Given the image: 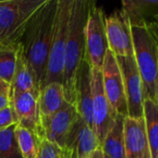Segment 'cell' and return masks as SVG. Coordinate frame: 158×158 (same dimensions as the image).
Wrapping results in <instances>:
<instances>
[{"label":"cell","instance_id":"d6986e66","mask_svg":"<svg viewBox=\"0 0 158 158\" xmlns=\"http://www.w3.org/2000/svg\"><path fill=\"white\" fill-rule=\"evenodd\" d=\"M124 118L117 115L115 122L103 143L101 148L106 157L125 158Z\"/></svg>","mask_w":158,"mask_h":158},{"label":"cell","instance_id":"cb8c5ba5","mask_svg":"<svg viewBox=\"0 0 158 158\" xmlns=\"http://www.w3.org/2000/svg\"><path fill=\"white\" fill-rule=\"evenodd\" d=\"M66 149H62L45 139L40 141L37 158H66Z\"/></svg>","mask_w":158,"mask_h":158},{"label":"cell","instance_id":"603a6c76","mask_svg":"<svg viewBox=\"0 0 158 158\" xmlns=\"http://www.w3.org/2000/svg\"><path fill=\"white\" fill-rule=\"evenodd\" d=\"M15 126L0 131V158H22L15 138Z\"/></svg>","mask_w":158,"mask_h":158},{"label":"cell","instance_id":"4fadbf2b","mask_svg":"<svg viewBox=\"0 0 158 158\" xmlns=\"http://www.w3.org/2000/svg\"><path fill=\"white\" fill-rule=\"evenodd\" d=\"M125 158H152L143 118H124Z\"/></svg>","mask_w":158,"mask_h":158},{"label":"cell","instance_id":"5b68a950","mask_svg":"<svg viewBox=\"0 0 158 158\" xmlns=\"http://www.w3.org/2000/svg\"><path fill=\"white\" fill-rule=\"evenodd\" d=\"M71 3L72 0H57L54 31L44 87L51 82L62 83L65 48L69 32V20Z\"/></svg>","mask_w":158,"mask_h":158},{"label":"cell","instance_id":"ba28073f","mask_svg":"<svg viewBox=\"0 0 158 158\" xmlns=\"http://www.w3.org/2000/svg\"><path fill=\"white\" fill-rule=\"evenodd\" d=\"M116 59L123 80L128 117L143 118V87L135 58L133 56H116Z\"/></svg>","mask_w":158,"mask_h":158},{"label":"cell","instance_id":"5bb4252c","mask_svg":"<svg viewBox=\"0 0 158 158\" xmlns=\"http://www.w3.org/2000/svg\"><path fill=\"white\" fill-rule=\"evenodd\" d=\"M92 67L84 59L78 71L75 81V107L79 116L93 129L92 118Z\"/></svg>","mask_w":158,"mask_h":158},{"label":"cell","instance_id":"f1b7e54d","mask_svg":"<svg viewBox=\"0 0 158 158\" xmlns=\"http://www.w3.org/2000/svg\"><path fill=\"white\" fill-rule=\"evenodd\" d=\"M65 149V148H64ZM66 153H67V156L66 158H78L75 151L70 150V149H66Z\"/></svg>","mask_w":158,"mask_h":158},{"label":"cell","instance_id":"30bf717a","mask_svg":"<svg viewBox=\"0 0 158 158\" xmlns=\"http://www.w3.org/2000/svg\"><path fill=\"white\" fill-rule=\"evenodd\" d=\"M106 30L108 48L114 56H133L131 23L122 9L116 10L106 18Z\"/></svg>","mask_w":158,"mask_h":158},{"label":"cell","instance_id":"44dd1931","mask_svg":"<svg viewBox=\"0 0 158 158\" xmlns=\"http://www.w3.org/2000/svg\"><path fill=\"white\" fill-rule=\"evenodd\" d=\"M14 133L21 157L37 158L40 140L36 137V135L31 131L19 125L15 126Z\"/></svg>","mask_w":158,"mask_h":158},{"label":"cell","instance_id":"83f0119b","mask_svg":"<svg viewBox=\"0 0 158 158\" xmlns=\"http://www.w3.org/2000/svg\"><path fill=\"white\" fill-rule=\"evenodd\" d=\"M89 158H106V156H105V154H104L102 148H101V147H97V148L91 154V156H90V157Z\"/></svg>","mask_w":158,"mask_h":158},{"label":"cell","instance_id":"6da1fadb","mask_svg":"<svg viewBox=\"0 0 158 158\" xmlns=\"http://www.w3.org/2000/svg\"><path fill=\"white\" fill-rule=\"evenodd\" d=\"M57 0H45L30 21L19 44L34 74L39 92L44 87L53 37Z\"/></svg>","mask_w":158,"mask_h":158},{"label":"cell","instance_id":"3957f363","mask_svg":"<svg viewBox=\"0 0 158 158\" xmlns=\"http://www.w3.org/2000/svg\"><path fill=\"white\" fill-rule=\"evenodd\" d=\"M131 29L144 99L158 104V26H131Z\"/></svg>","mask_w":158,"mask_h":158},{"label":"cell","instance_id":"277c9868","mask_svg":"<svg viewBox=\"0 0 158 158\" xmlns=\"http://www.w3.org/2000/svg\"><path fill=\"white\" fill-rule=\"evenodd\" d=\"M45 0L0 1V45H17Z\"/></svg>","mask_w":158,"mask_h":158},{"label":"cell","instance_id":"8fae6325","mask_svg":"<svg viewBox=\"0 0 158 158\" xmlns=\"http://www.w3.org/2000/svg\"><path fill=\"white\" fill-rule=\"evenodd\" d=\"M38 94L23 92L9 94L10 105L17 118V125L33 132L41 141L44 139L38 106Z\"/></svg>","mask_w":158,"mask_h":158},{"label":"cell","instance_id":"ffe728a7","mask_svg":"<svg viewBox=\"0 0 158 158\" xmlns=\"http://www.w3.org/2000/svg\"><path fill=\"white\" fill-rule=\"evenodd\" d=\"M143 120L151 157L158 158V104L147 98L143 101Z\"/></svg>","mask_w":158,"mask_h":158},{"label":"cell","instance_id":"9c48e42d","mask_svg":"<svg viewBox=\"0 0 158 158\" xmlns=\"http://www.w3.org/2000/svg\"><path fill=\"white\" fill-rule=\"evenodd\" d=\"M102 83L105 94L117 115L128 117L123 80L116 56L108 50L102 66Z\"/></svg>","mask_w":158,"mask_h":158},{"label":"cell","instance_id":"7c38bea8","mask_svg":"<svg viewBox=\"0 0 158 158\" xmlns=\"http://www.w3.org/2000/svg\"><path fill=\"white\" fill-rule=\"evenodd\" d=\"M79 117L76 107L66 102L55 114L41 120L44 139L64 149L68 134Z\"/></svg>","mask_w":158,"mask_h":158},{"label":"cell","instance_id":"52a82bcc","mask_svg":"<svg viewBox=\"0 0 158 158\" xmlns=\"http://www.w3.org/2000/svg\"><path fill=\"white\" fill-rule=\"evenodd\" d=\"M92 91L93 131L99 146L102 147L107 133L115 122L117 114L105 94L101 69H92Z\"/></svg>","mask_w":158,"mask_h":158},{"label":"cell","instance_id":"7402d4cb","mask_svg":"<svg viewBox=\"0 0 158 158\" xmlns=\"http://www.w3.org/2000/svg\"><path fill=\"white\" fill-rule=\"evenodd\" d=\"M18 45H0V79L10 85L18 55Z\"/></svg>","mask_w":158,"mask_h":158},{"label":"cell","instance_id":"2e32d148","mask_svg":"<svg viewBox=\"0 0 158 158\" xmlns=\"http://www.w3.org/2000/svg\"><path fill=\"white\" fill-rule=\"evenodd\" d=\"M131 26H158V1L124 0L122 8Z\"/></svg>","mask_w":158,"mask_h":158},{"label":"cell","instance_id":"f546056e","mask_svg":"<svg viewBox=\"0 0 158 158\" xmlns=\"http://www.w3.org/2000/svg\"><path fill=\"white\" fill-rule=\"evenodd\" d=\"M106 158H108V157H106Z\"/></svg>","mask_w":158,"mask_h":158},{"label":"cell","instance_id":"e0dca14e","mask_svg":"<svg viewBox=\"0 0 158 158\" xmlns=\"http://www.w3.org/2000/svg\"><path fill=\"white\" fill-rule=\"evenodd\" d=\"M23 92L34 93L39 94V90L36 84L34 74L22 52L20 44H19L17 61L13 78L10 83L9 94Z\"/></svg>","mask_w":158,"mask_h":158},{"label":"cell","instance_id":"4316f807","mask_svg":"<svg viewBox=\"0 0 158 158\" xmlns=\"http://www.w3.org/2000/svg\"><path fill=\"white\" fill-rule=\"evenodd\" d=\"M10 104L9 95L6 94H0V110L6 106H7Z\"/></svg>","mask_w":158,"mask_h":158},{"label":"cell","instance_id":"d4e9b609","mask_svg":"<svg viewBox=\"0 0 158 158\" xmlns=\"http://www.w3.org/2000/svg\"><path fill=\"white\" fill-rule=\"evenodd\" d=\"M17 118L10 104L0 110V131L17 125Z\"/></svg>","mask_w":158,"mask_h":158},{"label":"cell","instance_id":"8992f818","mask_svg":"<svg viewBox=\"0 0 158 158\" xmlns=\"http://www.w3.org/2000/svg\"><path fill=\"white\" fill-rule=\"evenodd\" d=\"M106 18L103 8L94 1L85 28V59L95 69H102L105 56L109 50Z\"/></svg>","mask_w":158,"mask_h":158},{"label":"cell","instance_id":"9a60e30c","mask_svg":"<svg viewBox=\"0 0 158 158\" xmlns=\"http://www.w3.org/2000/svg\"><path fill=\"white\" fill-rule=\"evenodd\" d=\"M97 147L100 146L93 129L79 117L68 134L64 148L75 151L78 158H89Z\"/></svg>","mask_w":158,"mask_h":158},{"label":"cell","instance_id":"484cf974","mask_svg":"<svg viewBox=\"0 0 158 158\" xmlns=\"http://www.w3.org/2000/svg\"><path fill=\"white\" fill-rule=\"evenodd\" d=\"M9 92H10V85L0 79V94L9 95Z\"/></svg>","mask_w":158,"mask_h":158},{"label":"cell","instance_id":"7a4b0ae2","mask_svg":"<svg viewBox=\"0 0 158 158\" xmlns=\"http://www.w3.org/2000/svg\"><path fill=\"white\" fill-rule=\"evenodd\" d=\"M93 2L92 0H72L71 3L62 86L66 102L74 106L76 76L81 62L85 59V28Z\"/></svg>","mask_w":158,"mask_h":158},{"label":"cell","instance_id":"ac0fdd59","mask_svg":"<svg viewBox=\"0 0 158 158\" xmlns=\"http://www.w3.org/2000/svg\"><path fill=\"white\" fill-rule=\"evenodd\" d=\"M66 103L64 89L60 82L46 84L39 92L38 106L40 119H44L58 111Z\"/></svg>","mask_w":158,"mask_h":158}]
</instances>
